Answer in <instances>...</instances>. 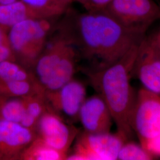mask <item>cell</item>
<instances>
[{
    "label": "cell",
    "instance_id": "cell-9",
    "mask_svg": "<svg viewBox=\"0 0 160 160\" xmlns=\"http://www.w3.org/2000/svg\"><path fill=\"white\" fill-rule=\"evenodd\" d=\"M45 98L48 110L62 118V116L78 118L81 107L86 99V87L73 78L58 90L45 92Z\"/></svg>",
    "mask_w": 160,
    "mask_h": 160
},
{
    "label": "cell",
    "instance_id": "cell-11",
    "mask_svg": "<svg viewBox=\"0 0 160 160\" xmlns=\"http://www.w3.org/2000/svg\"><path fill=\"white\" fill-rule=\"evenodd\" d=\"M36 137V132L19 123L0 120V160H20Z\"/></svg>",
    "mask_w": 160,
    "mask_h": 160
},
{
    "label": "cell",
    "instance_id": "cell-12",
    "mask_svg": "<svg viewBox=\"0 0 160 160\" xmlns=\"http://www.w3.org/2000/svg\"><path fill=\"white\" fill-rule=\"evenodd\" d=\"M78 118L84 131L91 133L110 132L113 122L109 108L98 94L86 98Z\"/></svg>",
    "mask_w": 160,
    "mask_h": 160
},
{
    "label": "cell",
    "instance_id": "cell-21",
    "mask_svg": "<svg viewBox=\"0 0 160 160\" xmlns=\"http://www.w3.org/2000/svg\"><path fill=\"white\" fill-rule=\"evenodd\" d=\"M4 61H16L8 38V31L0 26V62Z\"/></svg>",
    "mask_w": 160,
    "mask_h": 160
},
{
    "label": "cell",
    "instance_id": "cell-4",
    "mask_svg": "<svg viewBox=\"0 0 160 160\" xmlns=\"http://www.w3.org/2000/svg\"><path fill=\"white\" fill-rule=\"evenodd\" d=\"M53 19L30 18L18 23L8 30L16 62L31 71L54 30Z\"/></svg>",
    "mask_w": 160,
    "mask_h": 160
},
{
    "label": "cell",
    "instance_id": "cell-16",
    "mask_svg": "<svg viewBox=\"0 0 160 160\" xmlns=\"http://www.w3.org/2000/svg\"><path fill=\"white\" fill-rule=\"evenodd\" d=\"M45 92L36 80H18L0 82V96L25 97Z\"/></svg>",
    "mask_w": 160,
    "mask_h": 160
},
{
    "label": "cell",
    "instance_id": "cell-18",
    "mask_svg": "<svg viewBox=\"0 0 160 160\" xmlns=\"http://www.w3.org/2000/svg\"><path fill=\"white\" fill-rule=\"evenodd\" d=\"M25 114L24 97L0 96V120L20 124Z\"/></svg>",
    "mask_w": 160,
    "mask_h": 160
},
{
    "label": "cell",
    "instance_id": "cell-27",
    "mask_svg": "<svg viewBox=\"0 0 160 160\" xmlns=\"http://www.w3.org/2000/svg\"><path fill=\"white\" fill-rule=\"evenodd\" d=\"M152 39H153V40H154V42H155V43H156V45H157V46H158V48H159V49H160V44H158V43H157V42H156V41H155V40L154 39V38H152Z\"/></svg>",
    "mask_w": 160,
    "mask_h": 160
},
{
    "label": "cell",
    "instance_id": "cell-14",
    "mask_svg": "<svg viewBox=\"0 0 160 160\" xmlns=\"http://www.w3.org/2000/svg\"><path fill=\"white\" fill-rule=\"evenodd\" d=\"M40 18H55L69 10L73 0H22Z\"/></svg>",
    "mask_w": 160,
    "mask_h": 160
},
{
    "label": "cell",
    "instance_id": "cell-22",
    "mask_svg": "<svg viewBox=\"0 0 160 160\" xmlns=\"http://www.w3.org/2000/svg\"><path fill=\"white\" fill-rule=\"evenodd\" d=\"M112 0H88L83 6L86 10H104Z\"/></svg>",
    "mask_w": 160,
    "mask_h": 160
},
{
    "label": "cell",
    "instance_id": "cell-7",
    "mask_svg": "<svg viewBox=\"0 0 160 160\" xmlns=\"http://www.w3.org/2000/svg\"><path fill=\"white\" fill-rule=\"evenodd\" d=\"M72 153L66 160H114L125 141L117 133H91L84 131L78 134Z\"/></svg>",
    "mask_w": 160,
    "mask_h": 160
},
{
    "label": "cell",
    "instance_id": "cell-17",
    "mask_svg": "<svg viewBox=\"0 0 160 160\" xmlns=\"http://www.w3.org/2000/svg\"><path fill=\"white\" fill-rule=\"evenodd\" d=\"M26 114L20 125L35 132L41 116L48 110L45 94H38L24 97Z\"/></svg>",
    "mask_w": 160,
    "mask_h": 160
},
{
    "label": "cell",
    "instance_id": "cell-8",
    "mask_svg": "<svg viewBox=\"0 0 160 160\" xmlns=\"http://www.w3.org/2000/svg\"><path fill=\"white\" fill-rule=\"evenodd\" d=\"M142 87L160 96V51L151 36L141 41L133 68Z\"/></svg>",
    "mask_w": 160,
    "mask_h": 160
},
{
    "label": "cell",
    "instance_id": "cell-23",
    "mask_svg": "<svg viewBox=\"0 0 160 160\" xmlns=\"http://www.w3.org/2000/svg\"><path fill=\"white\" fill-rule=\"evenodd\" d=\"M147 150L154 157H160V135L149 145Z\"/></svg>",
    "mask_w": 160,
    "mask_h": 160
},
{
    "label": "cell",
    "instance_id": "cell-5",
    "mask_svg": "<svg viewBox=\"0 0 160 160\" xmlns=\"http://www.w3.org/2000/svg\"><path fill=\"white\" fill-rule=\"evenodd\" d=\"M131 126L140 144L147 148L160 135V96L142 87L137 97L131 118Z\"/></svg>",
    "mask_w": 160,
    "mask_h": 160
},
{
    "label": "cell",
    "instance_id": "cell-20",
    "mask_svg": "<svg viewBox=\"0 0 160 160\" xmlns=\"http://www.w3.org/2000/svg\"><path fill=\"white\" fill-rule=\"evenodd\" d=\"M154 157L141 146L132 141L125 142L122 145L118 155L117 160H154Z\"/></svg>",
    "mask_w": 160,
    "mask_h": 160
},
{
    "label": "cell",
    "instance_id": "cell-24",
    "mask_svg": "<svg viewBox=\"0 0 160 160\" xmlns=\"http://www.w3.org/2000/svg\"><path fill=\"white\" fill-rule=\"evenodd\" d=\"M152 38H154V39L158 44H160V26L159 29L157 30V32L155 34L152 35Z\"/></svg>",
    "mask_w": 160,
    "mask_h": 160
},
{
    "label": "cell",
    "instance_id": "cell-25",
    "mask_svg": "<svg viewBox=\"0 0 160 160\" xmlns=\"http://www.w3.org/2000/svg\"><path fill=\"white\" fill-rule=\"evenodd\" d=\"M73 1L78 2H79L80 4H81L82 6H84L85 5V4H86L88 0H73Z\"/></svg>",
    "mask_w": 160,
    "mask_h": 160
},
{
    "label": "cell",
    "instance_id": "cell-19",
    "mask_svg": "<svg viewBox=\"0 0 160 160\" xmlns=\"http://www.w3.org/2000/svg\"><path fill=\"white\" fill-rule=\"evenodd\" d=\"M33 80L35 78L32 72L17 62L4 61L0 62V82Z\"/></svg>",
    "mask_w": 160,
    "mask_h": 160
},
{
    "label": "cell",
    "instance_id": "cell-6",
    "mask_svg": "<svg viewBox=\"0 0 160 160\" xmlns=\"http://www.w3.org/2000/svg\"><path fill=\"white\" fill-rule=\"evenodd\" d=\"M104 10L127 28L142 34L160 20V6L154 0H112Z\"/></svg>",
    "mask_w": 160,
    "mask_h": 160
},
{
    "label": "cell",
    "instance_id": "cell-2",
    "mask_svg": "<svg viewBox=\"0 0 160 160\" xmlns=\"http://www.w3.org/2000/svg\"><path fill=\"white\" fill-rule=\"evenodd\" d=\"M140 42L109 67L98 71H82L97 94L106 103L116 126L117 133L125 142L130 141L134 133L131 118L137 92L134 91L131 80Z\"/></svg>",
    "mask_w": 160,
    "mask_h": 160
},
{
    "label": "cell",
    "instance_id": "cell-15",
    "mask_svg": "<svg viewBox=\"0 0 160 160\" xmlns=\"http://www.w3.org/2000/svg\"><path fill=\"white\" fill-rule=\"evenodd\" d=\"M67 154L53 148L39 138H35L21 155L22 160H66Z\"/></svg>",
    "mask_w": 160,
    "mask_h": 160
},
{
    "label": "cell",
    "instance_id": "cell-13",
    "mask_svg": "<svg viewBox=\"0 0 160 160\" xmlns=\"http://www.w3.org/2000/svg\"><path fill=\"white\" fill-rule=\"evenodd\" d=\"M40 18L22 0L0 4V26L8 30L24 20Z\"/></svg>",
    "mask_w": 160,
    "mask_h": 160
},
{
    "label": "cell",
    "instance_id": "cell-3",
    "mask_svg": "<svg viewBox=\"0 0 160 160\" xmlns=\"http://www.w3.org/2000/svg\"><path fill=\"white\" fill-rule=\"evenodd\" d=\"M56 30L31 69L45 92L58 90L73 79L80 61L71 41Z\"/></svg>",
    "mask_w": 160,
    "mask_h": 160
},
{
    "label": "cell",
    "instance_id": "cell-26",
    "mask_svg": "<svg viewBox=\"0 0 160 160\" xmlns=\"http://www.w3.org/2000/svg\"><path fill=\"white\" fill-rule=\"evenodd\" d=\"M16 0H0V4H6L8 2H11Z\"/></svg>",
    "mask_w": 160,
    "mask_h": 160
},
{
    "label": "cell",
    "instance_id": "cell-10",
    "mask_svg": "<svg viewBox=\"0 0 160 160\" xmlns=\"http://www.w3.org/2000/svg\"><path fill=\"white\" fill-rule=\"evenodd\" d=\"M37 137L52 148L68 155V151L78 131L71 128L53 112L47 110L41 116L35 129Z\"/></svg>",
    "mask_w": 160,
    "mask_h": 160
},
{
    "label": "cell",
    "instance_id": "cell-1",
    "mask_svg": "<svg viewBox=\"0 0 160 160\" xmlns=\"http://www.w3.org/2000/svg\"><path fill=\"white\" fill-rule=\"evenodd\" d=\"M55 28L71 41L79 59L85 62L82 71L109 67L145 35L127 28L104 9L72 14Z\"/></svg>",
    "mask_w": 160,
    "mask_h": 160
}]
</instances>
